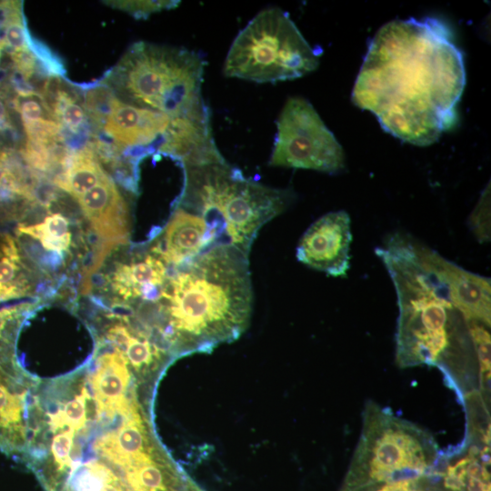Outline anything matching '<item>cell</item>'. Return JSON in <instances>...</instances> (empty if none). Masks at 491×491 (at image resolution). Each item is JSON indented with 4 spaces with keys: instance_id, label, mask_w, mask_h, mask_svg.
<instances>
[{
    "instance_id": "15",
    "label": "cell",
    "mask_w": 491,
    "mask_h": 491,
    "mask_svg": "<svg viewBox=\"0 0 491 491\" xmlns=\"http://www.w3.org/2000/svg\"><path fill=\"white\" fill-rule=\"evenodd\" d=\"M130 374L125 356L118 350L98 359L91 377L98 414L125 416L136 407L125 398Z\"/></svg>"
},
{
    "instance_id": "14",
    "label": "cell",
    "mask_w": 491,
    "mask_h": 491,
    "mask_svg": "<svg viewBox=\"0 0 491 491\" xmlns=\"http://www.w3.org/2000/svg\"><path fill=\"white\" fill-rule=\"evenodd\" d=\"M167 278V265L151 252L119 264L111 285L123 300L158 301Z\"/></svg>"
},
{
    "instance_id": "3",
    "label": "cell",
    "mask_w": 491,
    "mask_h": 491,
    "mask_svg": "<svg viewBox=\"0 0 491 491\" xmlns=\"http://www.w3.org/2000/svg\"><path fill=\"white\" fill-rule=\"evenodd\" d=\"M247 256L216 244L168 276L158 302L180 349L209 352L245 332L253 304Z\"/></svg>"
},
{
    "instance_id": "1",
    "label": "cell",
    "mask_w": 491,
    "mask_h": 491,
    "mask_svg": "<svg viewBox=\"0 0 491 491\" xmlns=\"http://www.w3.org/2000/svg\"><path fill=\"white\" fill-rule=\"evenodd\" d=\"M465 85L463 54L446 25L396 19L372 38L351 97L385 131L425 146L456 124Z\"/></svg>"
},
{
    "instance_id": "17",
    "label": "cell",
    "mask_w": 491,
    "mask_h": 491,
    "mask_svg": "<svg viewBox=\"0 0 491 491\" xmlns=\"http://www.w3.org/2000/svg\"><path fill=\"white\" fill-rule=\"evenodd\" d=\"M105 175L92 152L84 150L70 159L66 170L61 178L57 179V184L78 198L95 186Z\"/></svg>"
},
{
    "instance_id": "7",
    "label": "cell",
    "mask_w": 491,
    "mask_h": 491,
    "mask_svg": "<svg viewBox=\"0 0 491 491\" xmlns=\"http://www.w3.org/2000/svg\"><path fill=\"white\" fill-rule=\"evenodd\" d=\"M318 63V55L289 15L271 7L259 12L234 39L224 74L256 83H274L309 74Z\"/></svg>"
},
{
    "instance_id": "28",
    "label": "cell",
    "mask_w": 491,
    "mask_h": 491,
    "mask_svg": "<svg viewBox=\"0 0 491 491\" xmlns=\"http://www.w3.org/2000/svg\"><path fill=\"white\" fill-rule=\"evenodd\" d=\"M438 477L427 476L420 479L374 483L349 491H429L431 482Z\"/></svg>"
},
{
    "instance_id": "31",
    "label": "cell",
    "mask_w": 491,
    "mask_h": 491,
    "mask_svg": "<svg viewBox=\"0 0 491 491\" xmlns=\"http://www.w3.org/2000/svg\"><path fill=\"white\" fill-rule=\"evenodd\" d=\"M4 188L15 193L21 192V186L6 164L5 154L0 152V189Z\"/></svg>"
},
{
    "instance_id": "33",
    "label": "cell",
    "mask_w": 491,
    "mask_h": 491,
    "mask_svg": "<svg viewBox=\"0 0 491 491\" xmlns=\"http://www.w3.org/2000/svg\"><path fill=\"white\" fill-rule=\"evenodd\" d=\"M3 47H4L3 42L2 40H0V55H1V51Z\"/></svg>"
},
{
    "instance_id": "19",
    "label": "cell",
    "mask_w": 491,
    "mask_h": 491,
    "mask_svg": "<svg viewBox=\"0 0 491 491\" xmlns=\"http://www.w3.org/2000/svg\"><path fill=\"white\" fill-rule=\"evenodd\" d=\"M18 232L38 240L44 248L53 252L66 251L71 245L69 222L61 214L47 215L35 225H20Z\"/></svg>"
},
{
    "instance_id": "5",
    "label": "cell",
    "mask_w": 491,
    "mask_h": 491,
    "mask_svg": "<svg viewBox=\"0 0 491 491\" xmlns=\"http://www.w3.org/2000/svg\"><path fill=\"white\" fill-rule=\"evenodd\" d=\"M433 436L373 401L366 404L360 437L340 491L387 481L443 477Z\"/></svg>"
},
{
    "instance_id": "2",
    "label": "cell",
    "mask_w": 491,
    "mask_h": 491,
    "mask_svg": "<svg viewBox=\"0 0 491 491\" xmlns=\"http://www.w3.org/2000/svg\"><path fill=\"white\" fill-rule=\"evenodd\" d=\"M375 253L396 293V362L402 368L436 366L458 389V376L475 372L476 357L468 323L453 303L440 270V255L399 233Z\"/></svg>"
},
{
    "instance_id": "22",
    "label": "cell",
    "mask_w": 491,
    "mask_h": 491,
    "mask_svg": "<svg viewBox=\"0 0 491 491\" xmlns=\"http://www.w3.org/2000/svg\"><path fill=\"white\" fill-rule=\"evenodd\" d=\"M467 323L476 361L479 364L480 386L486 391L490 379L491 366V338L490 332L487 329L489 327L476 321H469Z\"/></svg>"
},
{
    "instance_id": "25",
    "label": "cell",
    "mask_w": 491,
    "mask_h": 491,
    "mask_svg": "<svg viewBox=\"0 0 491 491\" xmlns=\"http://www.w3.org/2000/svg\"><path fill=\"white\" fill-rule=\"evenodd\" d=\"M4 46L12 49V54L28 53V37L23 19L17 9V5L11 9L4 22Z\"/></svg>"
},
{
    "instance_id": "10",
    "label": "cell",
    "mask_w": 491,
    "mask_h": 491,
    "mask_svg": "<svg viewBox=\"0 0 491 491\" xmlns=\"http://www.w3.org/2000/svg\"><path fill=\"white\" fill-rule=\"evenodd\" d=\"M222 244L218 234L200 215L178 207L151 252L166 265L182 266L210 246Z\"/></svg>"
},
{
    "instance_id": "21",
    "label": "cell",
    "mask_w": 491,
    "mask_h": 491,
    "mask_svg": "<svg viewBox=\"0 0 491 491\" xmlns=\"http://www.w3.org/2000/svg\"><path fill=\"white\" fill-rule=\"evenodd\" d=\"M122 354L135 370L150 366L162 356L161 350L157 346L145 336L135 335L133 331L130 332Z\"/></svg>"
},
{
    "instance_id": "12",
    "label": "cell",
    "mask_w": 491,
    "mask_h": 491,
    "mask_svg": "<svg viewBox=\"0 0 491 491\" xmlns=\"http://www.w3.org/2000/svg\"><path fill=\"white\" fill-rule=\"evenodd\" d=\"M171 119L163 113L126 104L114 96L104 120V130L121 146H146L163 138Z\"/></svg>"
},
{
    "instance_id": "16",
    "label": "cell",
    "mask_w": 491,
    "mask_h": 491,
    "mask_svg": "<svg viewBox=\"0 0 491 491\" xmlns=\"http://www.w3.org/2000/svg\"><path fill=\"white\" fill-rule=\"evenodd\" d=\"M137 407L124 416L122 425L100 437L95 450L120 470L154 449Z\"/></svg>"
},
{
    "instance_id": "9",
    "label": "cell",
    "mask_w": 491,
    "mask_h": 491,
    "mask_svg": "<svg viewBox=\"0 0 491 491\" xmlns=\"http://www.w3.org/2000/svg\"><path fill=\"white\" fill-rule=\"evenodd\" d=\"M351 219L339 210L316 220L304 233L296 247L302 264L332 276H346L350 268Z\"/></svg>"
},
{
    "instance_id": "18",
    "label": "cell",
    "mask_w": 491,
    "mask_h": 491,
    "mask_svg": "<svg viewBox=\"0 0 491 491\" xmlns=\"http://www.w3.org/2000/svg\"><path fill=\"white\" fill-rule=\"evenodd\" d=\"M22 267L14 239L10 236L3 237L0 242V301L25 294L28 286Z\"/></svg>"
},
{
    "instance_id": "23",
    "label": "cell",
    "mask_w": 491,
    "mask_h": 491,
    "mask_svg": "<svg viewBox=\"0 0 491 491\" xmlns=\"http://www.w3.org/2000/svg\"><path fill=\"white\" fill-rule=\"evenodd\" d=\"M50 111L55 117L74 133L81 128L85 120L84 107L65 92H58Z\"/></svg>"
},
{
    "instance_id": "6",
    "label": "cell",
    "mask_w": 491,
    "mask_h": 491,
    "mask_svg": "<svg viewBox=\"0 0 491 491\" xmlns=\"http://www.w3.org/2000/svg\"><path fill=\"white\" fill-rule=\"evenodd\" d=\"M205 61L195 51L134 44L115 69V85L127 100L170 118L210 115L202 97Z\"/></svg>"
},
{
    "instance_id": "29",
    "label": "cell",
    "mask_w": 491,
    "mask_h": 491,
    "mask_svg": "<svg viewBox=\"0 0 491 491\" xmlns=\"http://www.w3.org/2000/svg\"><path fill=\"white\" fill-rule=\"evenodd\" d=\"M119 8L132 13L137 17H145L152 13L176 6L178 1H121L114 2Z\"/></svg>"
},
{
    "instance_id": "20",
    "label": "cell",
    "mask_w": 491,
    "mask_h": 491,
    "mask_svg": "<svg viewBox=\"0 0 491 491\" xmlns=\"http://www.w3.org/2000/svg\"><path fill=\"white\" fill-rule=\"evenodd\" d=\"M23 396L7 386L0 378V441L16 444L23 436Z\"/></svg>"
},
{
    "instance_id": "11",
    "label": "cell",
    "mask_w": 491,
    "mask_h": 491,
    "mask_svg": "<svg viewBox=\"0 0 491 491\" xmlns=\"http://www.w3.org/2000/svg\"><path fill=\"white\" fill-rule=\"evenodd\" d=\"M77 200L93 230L102 241V253L108 252L114 246L127 242V206L117 187L107 175Z\"/></svg>"
},
{
    "instance_id": "26",
    "label": "cell",
    "mask_w": 491,
    "mask_h": 491,
    "mask_svg": "<svg viewBox=\"0 0 491 491\" xmlns=\"http://www.w3.org/2000/svg\"><path fill=\"white\" fill-rule=\"evenodd\" d=\"M467 225L479 243L490 241V187H486L468 217Z\"/></svg>"
},
{
    "instance_id": "4",
    "label": "cell",
    "mask_w": 491,
    "mask_h": 491,
    "mask_svg": "<svg viewBox=\"0 0 491 491\" xmlns=\"http://www.w3.org/2000/svg\"><path fill=\"white\" fill-rule=\"evenodd\" d=\"M183 167L185 208L203 216L222 244L246 256L262 226L295 199L291 189L269 187L246 178L225 160Z\"/></svg>"
},
{
    "instance_id": "13",
    "label": "cell",
    "mask_w": 491,
    "mask_h": 491,
    "mask_svg": "<svg viewBox=\"0 0 491 491\" xmlns=\"http://www.w3.org/2000/svg\"><path fill=\"white\" fill-rule=\"evenodd\" d=\"M438 262L451 299L466 320L480 322L490 327V278L467 271L441 255Z\"/></svg>"
},
{
    "instance_id": "32",
    "label": "cell",
    "mask_w": 491,
    "mask_h": 491,
    "mask_svg": "<svg viewBox=\"0 0 491 491\" xmlns=\"http://www.w3.org/2000/svg\"><path fill=\"white\" fill-rule=\"evenodd\" d=\"M12 128L10 105L5 97L0 94V132Z\"/></svg>"
},
{
    "instance_id": "8",
    "label": "cell",
    "mask_w": 491,
    "mask_h": 491,
    "mask_svg": "<svg viewBox=\"0 0 491 491\" xmlns=\"http://www.w3.org/2000/svg\"><path fill=\"white\" fill-rule=\"evenodd\" d=\"M276 126L270 165L310 169L331 175L345 168L342 146L306 99L288 98Z\"/></svg>"
},
{
    "instance_id": "30",
    "label": "cell",
    "mask_w": 491,
    "mask_h": 491,
    "mask_svg": "<svg viewBox=\"0 0 491 491\" xmlns=\"http://www.w3.org/2000/svg\"><path fill=\"white\" fill-rule=\"evenodd\" d=\"M74 430L68 429L55 436L51 450L60 470L71 466L70 452L73 445Z\"/></svg>"
},
{
    "instance_id": "24",
    "label": "cell",
    "mask_w": 491,
    "mask_h": 491,
    "mask_svg": "<svg viewBox=\"0 0 491 491\" xmlns=\"http://www.w3.org/2000/svg\"><path fill=\"white\" fill-rule=\"evenodd\" d=\"M86 398L87 393L84 389L80 395L67 402L62 410L51 416L52 427L55 430L67 426L74 431L84 427L86 421Z\"/></svg>"
},
{
    "instance_id": "27",
    "label": "cell",
    "mask_w": 491,
    "mask_h": 491,
    "mask_svg": "<svg viewBox=\"0 0 491 491\" xmlns=\"http://www.w3.org/2000/svg\"><path fill=\"white\" fill-rule=\"evenodd\" d=\"M15 105L24 125L35 124L49 119V116H54L44 100L35 97L33 94L21 95L15 99Z\"/></svg>"
}]
</instances>
